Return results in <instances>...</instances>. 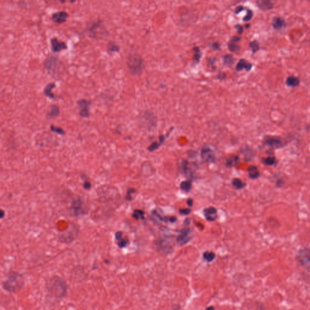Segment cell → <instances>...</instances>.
<instances>
[{
    "instance_id": "cell-13",
    "label": "cell",
    "mask_w": 310,
    "mask_h": 310,
    "mask_svg": "<svg viewBox=\"0 0 310 310\" xmlns=\"http://www.w3.org/2000/svg\"><path fill=\"white\" fill-rule=\"evenodd\" d=\"M204 213L205 219L210 222L214 221L218 218L217 210L213 207H210L204 210Z\"/></svg>"
},
{
    "instance_id": "cell-31",
    "label": "cell",
    "mask_w": 310,
    "mask_h": 310,
    "mask_svg": "<svg viewBox=\"0 0 310 310\" xmlns=\"http://www.w3.org/2000/svg\"><path fill=\"white\" fill-rule=\"evenodd\" d=\"M262 162L265 165L272 166L276 164V159L274 156H268L267 158H263L261 159Z\"/></svg>"
},
{
    "instance_id": "cell-53",
    "label": "cell",
    "mask_w": 310,
    "mask_h": 310,
    "mask_svg": "<svg viewBox=\"0 0 310 310\" xmlns=\"http://www.w3.org/2000/svg\"><path fill=\"white\" fill-rule=\"evenodd\" d=\"M190 219H188V218H186V219L185 220V221H184V223L186 225H188L190 224Z\"/></svg>"
},
{
    "instance_id": "cell-10",
    "label": "cell",
    "mask_w": 310,
    "mask_h": 310,
    "mask_svg": "<svg viewBox=\"0 0 310 310\" xmlns=\"http://www.w3.org/2000/svg\"><path fill=\"white\" fill-rule=\"evenodd\" d=\"M102 26V21L101 20H96L90 22L87 25V32L90 37H97V32Z\"/></svg>"
},
{
    "instance_id": "cell-11",
    "label": "cell",
    "mask_w": 310,
    "mask_h": 310,
    "mask_svg": "<svg viewBox=\"0 0 310 310\" xmlns=\"http://www.w3.org/2000/svg\"><path fill=\"white\" fill-rule=\"evenodd\" d=\"M156 246L159 251H161L164 253H168L172 251V247L170 243L167 240V239H159L157 241Z\"/></svg>"
},
{
    "instance_id": "cell-47",
    "label": "cell",
    "mask_w": 310,
    "mask_h": 310,
    "mask_svg": "<svg viewBox=\"0 0 310 310\" xmlns=\"http://www.w3.org/2000/svg\"><path fill=\"white\" fill-rule=\"evenodd\" d=\"M240 40H241V38L239 37L238 36H233L231 38V39H230V42L234 43L236 44L237 43L239 42Z\"/></svg>"
},
{
    "instance_id": "cell-40",
    "label": "cell",
    "mask_w": 310,
    "mask_h": 310,
    "mask_svg": "<svg viewBox=\"0 0 310 310\" xmlns=\"http://www.w3.org/2000/svg\"><path fill=\"white\" fill-rule=\"evenodd\" d=\"M210 47L213 50H220L221 49V45L218 42H211L210 44Z\"/></svg>"
},
{
    "instance_id": "cell-32",
    "label": "cell",
    "mask_w": 310,
    "mask_h": 310,
    "mask_svg": "<svg viewBox=\"0 0 310 310\" xmlns=\"http://www.w3.org/2000/svg\"><path fill=\"white\" fill-rule=\"evenodd\" d=\"M60 115V109L56 105H52L50 106V110L48 113V116L50 118L56 117Z\"/></svg>"
},
{
    "instance_id": "cell-35",
    "label": "cell",
    "mask_w": 310,
    "mask_h": 310,
    "mask_svg": "<svg viewBox=\"0 0 310 310\" xmlns=\"http://www.w3.org/2000/svg\"><path fill=\"white\" fill-rule=\"evenodd\" d=\"M245 11H247V14H246V15H245V16L242 18V20H243V21H244V22H248V21H250V20H251V18H253V14H254V13H253V11L251 9H250L248 8V7H246Z\"/></svg>"
},
{
    "instance_id": "cell-12",
    "label": "cell",
    "mask_w": 310,
    "mask_h": 310,
    "mask_svg": "<svg viewBox=\"0 0 310 310\" xmlns=\"http://www.w3.org/2000/svg\"><path fill=\"white\" fill-rule=\"evenodd\" d=\"M69 17L68 13L65 11H60L54 13L52 15V19L53 22L57 24H62L67 21Z\"/></svg>"
},
{
    "instance_id": "cell-55",
    "label": "cell",
    "mask_w": 310,
    "mask_h": 310,
    "mask_svg": "<svg viewBox=\"0 0 310 310\" xmlns=\"http://www.w3.org/2000/svg\"><path fill=\"white\" fill-rule=\"evenodd\" d=\"M249 27H250V25H249V24H248V23H247V24H245V25H244V27H245L246 29H248L249 28Z\"/></svg>"
},
{
    "instance_id": "cell-48",
    "label": "cell",
    "mask_w": 310,
    "mask_h": 310,
    "mask_svg": "<svg viewBox=\"0 0 310 310\" xmlns=\"http://www.w3.org/2000/svg\"><path fill=\"white\" fill-rule=\"evenodd\" d=\"M276 184L277 187H282L285 184V181L282 179H279L277 180Z\"/></svg>"
},
{
    "instance_id": "cell-9",
    "label": "cell",
    "mask_w": 310,
    "mask_h": 310,
    "mask_svg": "<svg viewBox=\"0 0 310 310\" xmlns=\"http://www.w3.org/2000/svg\"><path fill=\"white\" fill-rule=\"evenodd\" d=\"M51 49L53 53H58L62 50L67 49V45L65 42L60 41L56 38H53L50 41Z\"/></svg>"
},
{
    "instance_id": "cell-39",
    "label": "cell",
    "mask_w": 310,
    "mask_h": 310,
    "mask_svg": "<svg viewBox=\"0 0 310 310\" xmlns=\"http://www.w3.org/2000/svg\"><path fill=\"white\" fill-rule=\"evenodd\" d=\"M128 243V240L127 239L125 238H121L118 240H117V245L119 248H124L127 245Z\"/></svg>"
},
{
    "instance_id": "cell-52",
    "label": "cell",
    "mask_w": 310,
    "mask_h": 310,
    "mask_svg": "<svg viewBox=\"0 0 310 310\" xmlns=\"http://www.w3.org/2000/svg\"><path fill=\"white\" fill-rule=\"evenodd\" d=\"M5 216V211L0 209V219L3 218Z\"/></svg>"
},
{
    "instance_id": "cell-33",
    "label": "cell",
    "mask_w": 310,
    "mask_h": 310,
    "mask_svg": "<svg viewBox=\"0 0 310 310\" xmlns=\"http://www.w3.org/2000/svg\"><path fill=\"white\" fill-rule=\"evenodd\" d=\"M241 154H243L246 160L248 161L252 157V150L248 146L243 147L241 148Z\"/></svg>"
},
{
    "instance_id": "cell-18",
    "label": "cell",
    "mask_w": 310,
    "mask_h": 310,
    "mask_svg": "<svg viewBox=\"0 0 310 310\" xmlns=\"http://www.w3.org/2000/svg\"><path fill=\"white\" fill-rule=\"evenodd\" d=\"M248 176L249 178L251 179H256L259 177L261 173L258 168V167L255 165H251L248 167L247 169Z\"/></svg>"
},
{
    "instance_id": "cell-20",
    "label": "cell",
    "mask_w": 310,
    "mask_h": 310,
    "mask_svg": "<svg viewBox=\"0 0 310 310\" xmlns=\"http://www.w3.org/2000/svg\"><path fill=\"white\" fill-rule=\"evenodd\" d=\"M239 158L238 156H237L236 155H232L226 159L225 164L226 166L228 168L234 167L237 165V164L239 163Z\"/></svg>"
},
{
    "instance_id": "cell-5",
    "label": "cell",
    "mask_w": 310,
    "mask_h": 310,
    "mask_svg": "<svg viewBox=\"0 0 310 310\" xmlns=\"http://www.w3.org/2000/svg\"><path fill=\"white\" fill-rule=\"evenodd\" d=\"M263 144L270 147L279 149L283 146V142L281 137L276 136L267 135L263 137Z\"/></svg>"
},
{
    "instance_id": "cell-7",
    "label": "cell",
    "mask_w": 310,
    "mask_h": 310,
    "mask_svg": "<svg viewBox=\"0 0 310 310\" xmlns=\"http://www.w3.org/2000/svg\"><path fill=\"white\" fill-rule=\"evenodd\" d=\"M296 259L302 265L309 267L310 265V253L308 248H303L298 251Z\"/></svg>"
},
{
    "instance_id": "cell-23",
    "label": "cell",
    "mask_w": 310,
    "mask_h": 310,
    "mask_svg": "<svg viewBox=\"0 0 310 310\" xmlns=\"http://www.w3.org/2000/svg\"><path fill=\"white\" fill-rule=\"evenodd\" d=\"M55 87H56V85H55V83H51L48 84H47V85L45 87L44 89V95H45L47 97L49 98L50 99H53V98H55V95H54V94H53V93H52V89H53V88H55Z\"/></svg>"
},
{
    "instance_id": "cell-43",
    "label": "cell",
    "mask_w": 310,
    "mask_h": 310,
    "mask_svg": "<svg viewBox=\"0 0 310 310\" xmlns=\"http://www.w3.org/2000/svg\"><path fill=\"white\" fill-rule=\"evenodd\" d=\"M191 211V210L189 208H184V209H181L179 210V212L182 215H188Z\"/></svg>"
},
{
    "instance_id": "cell-24",
    "label": "cell",
    "mask_w": 310,
    "mask_h": 310,
    "mask_svg": "<svg viewBox=\"0 0 310 310\" xmlns=\"http://www.w3.org/2000/svg\"><path fill=\"white\" fill-rule=\"evenodd\" d=\"M165 141V137L162 135H161L159 137V142H153L149 147H148V150H149V151H155V150L158 149L162 144L164 143Z\"/></svg>"
},
{
    "instance_id": "cell-16",
    "label": "cell",
    "mask_w": 310,
    "mask_h": 310,
    "mask_svg": "<svg viewBox=\"0 0 310 310\" xmlns=\"http://www.w3.org/2000/svg\"><path fill=\"white\" fill-rule=\"evenodd\" d=\"M256 3L260 9L264 11L272 10L274 7L273 2L268 0H259Z\"/></svg>"
},
{
    "instance_id": "cell-3",
    "label": "cell",
    "mask_w": 310,
    "mask_h": 310,
    "mask_svg": "<svg viewBox=\"0 0 310 310\" xmlns=\"http://www.w3.org/2000/svg\"><path fill=\"white\" fill-rule=\"evenodd\" d=\"M127 66L133 76H139L144 69L145 63L142 57L137 53L130 54L127 60Z\"/></svg>"
},
{
    "instance_id": "cell-42",
    "label": "cell",
    "mask_w": 310,
    "mask_h": 310,
    "mask_svg": "<svg viewBox=\"0 0 310 310\" xmlns=\"http://www.w3.org/2000/svg\"><path fill=\"white\" fill-rule=\"evenodd\" d=\"M235 29H236V32H237V34L239 35H242L244 32V28L242 27V25H239V24H237V25H235L234 26Z\"/></svg>"
},
{
    "instance_id": "cell-19",
    "label": "cell",
    "mask_w": 310,
    "mask_h": 310,
    "mask_svg": "<svg viewBox=\"0 0 310 310\" xmlns=\"http://www.w3.org/2000/svg\"><path fill=\"white\" fill-rule=\"evenodd\" d=\"M285 84L288 87L293 88L298 87L300 84V79L295 76H290L286 78Z\"/></svg>"
},
{
    "instance_id": "cell-28",
    "label": "cell",
    "mask_w": 310,
    "mask_h": 310,
    "mask_svg": "<svg viewBox=\"0 0 310 310\" xmlns=\"http://www.w3.org/2000/svg\"><path fill=\"white\" fill-rule=\"evenodd\" d=\"M119 50V46L114 42H110L107 46V52L109 54H112L118 52Z\"/></svg>"
},
{
    "instance_id": "cell-50",
    "label": "cell",
    "mask_w": 310,
    "mask_h": 310,
    "mask_svg": "<svg viewBox=\"0 0 310 310\" xmlns=\"http://www.w3.org/2000/svg\"><path fill=\"white\" fill-rule=\"evenodd\" d=\"M186 204L188 207H191L193 205V199L188 198L186 200Z\"/></svg>"
},
{
    "instance_id": "cell-21",
    "label": "cell",
    "mask_w": 310,
    "mask_h": 310,
    "mask_svg": "<svg viewBox=\"0 0 310 310\" xmlns=\"http://www.w3.org/2000/svg\"><path fill=\"white\" fill-rule=\"evenodd\" d=\"M181 169L182 172L185 176H186L187 177L191 178L193 177V172L191 170L190 168L188 167V162L186 160H183L181 163Z\"/></svg>"
},
{
    "instance_id": "cell-27",
    "label": "cell",
    "mask_w": 310,
    "mask_h": 310,
    "mask_svg": "<svg viewBox=\"0 0 310 310\" xmlns=\"http://www.w3.org/2000/svg\"><path fill=\"white\" fill-rule=\"evenodd\" d=\"M232 186L237 190H240L246 186V184L239 178H234L231 181Z\"/></svg>"
},
{
    "instance_id": "cell-37",
    "label": "cell",
    "mask_w": 310,
    "mask_h": 310,
    "mask_svg": "<svg viewBox=\"0 0 310 310\" xmlns=\"http://www.w3.org/2000/svg\"><path fill=\"white\" fill-rule=\"evenodd\" d=\"M50 130L52 132H55L56 133H58L59 135H65V132L62 128L59 127H56V126L53 125H52L50 126Z\"/></svg>"
},
{
    "instance_id": "cell-1",
    "label": "cell",
    "mask_w": 310,
    "mask_h": 310,
    "mask_svg": "<svg viewBox=\"0 0 310 310\" xmlns=\"http://www.w3.org/2000/svg\"><path fill=\"white\" fill-rule=\"evenodd\" d=\"M25 278L23 274L16 272H9L6 275V279L2 282V288L7 292L15 293L20 291L25 285Z\"/></svg>"
},
{
    "instance_id": "cell-8",
    "label": "cell",
    "mask_w": 310,
    "mask_h": 310,
    "mask_svg": "<svg viewBox=\"0 0 310 310\" xmlns=\"http://www.w3.org/2000/svg\"><path fill=\"white\" fill-rule=\"evenodd\" d=\"M79 115L82 118H88L90 116L89 106L90 102L87 99H81L77 102Z\"/></svg>"
},
{
    "instance_id": "cell-51",
    "label": "cell",
    "mask_w": 310,
    "mask_h": 310,
    "mask_svg": "<svg viewBox=\"0 0 310 310\" xmlns=\"http://www.w3.org/2000/svg\"><path fill=\"white\" fill-rule=\"evenodd\" d=\"M83 186H84V188L85 189H86V190H88V189H90V187H91V184H90V182H88V181H86V182H85L84 183Z\"/></svg>"
},
{
    "instance_id": "cell-44",
    "label": "cell",
    "mask_w": 310,
    "mask_h": 310,
    "mask_svg": "<svg viewBox=\"0 0 310 310\" xmlns=\"http://www.w3.org/2000/svg\"><path fill=\"white\" fill-rule=\"evenodd\" d=\"M246 9L245 7L243 6H238L237 7H236L235 8V9L234 10V13L236 14V15H238L239 13L245 11Z\"/></svg>"
},
{
    "instance_id": "cell-25",
    "label": "cell",
    "mask_w": 310,
    "mask_h": 310,
    "mask_svg": "<svg viewBox=\"0 0 310 310\" xmlns=\"http://www.w3.org/2000/svg\"><path fill=\"white\" fill-rule=\"evenodd\" d=\"M71 211L74 215H77L81 210V202L79 199H76L73 202L72 207H71Z\"/></svg>"
},
{
    "instance_id": "cell-17",
    "label": "cell",
    "mask_w": 310,
    "mask_h": 310,
    "mask_svg": "<svg viewBox=\"0 0 310 310\" xmlns=\"http://www.w3.org/2000/svg\"><path fill=\"white\" fill-rule=\"evenodd\" d=\"M272 25L275 30H279L285 27L286 22L284 18L279 16H276L273 18Z\"/></svg>"
},
{
    "instance_id": "cell-6",
    "label": "cell",
    "mask_w": 310,
    "mask_h": 310,
    "mask_svg": "<svg viewBox=\"0 0 310 310\" xmlns=\"http://www.w3.org/2000/svg\"><path fill=\"white\" fill-rule=\"evenodd\" d=\"M200 156L202 161L207 164L214 163L216 159L213 150L208 146H204L202 148Z\"/></svg>"
},
{
    "instance_id": "cell-49",
    "label": "cell",
    "mask_w": 310,
    "mask_h": 310,
    "mask_svg": "<svg viewBox=\"0 0 310 310\" xmlns=\"http://www.w3.org/2000/svg\"><path fill=\"white\" fill-rule=\"evenodd\" d=\"M122 237H123V233L121 231H118L115 233V238H116V240H118L119 239H120Z\"/></svg>"
},
{
    "instance_id": "cell-34",
    "label": "cell",
    "mask_w": 310,
    "mask_h": 310,
    "mask_svg": "<svg viewBox=\"0 0 310 310\" xmlns=\"http://www.w3.org/2000/svg\"><path fill=\"white\" fill-rule=\"evenodd\" d=\"M249 46L250 49L251 50V52L253 54H254L255 53L258 52L260 49L259 43L256 40H254V41H251L249 44Z\"/></svg>"
},
{
    "instance_id": "cell-38",
    "label": "cell",
    "mask_w": 310,
    "mask_h": 310,
    "mask_svg": "<svg viewBox=\"0 0 310 310\" xmlns=\"http://www.w3.org/2000/svg\"><path fill=\"white\" fill-rule=\"evenodd\" d=\"M144 212L142 210H136L134 211V214H133V217L137 220H139L140 218L142 219H144Z\"/></svg>"
},
{
    "instance_id": "cell-4",
    "label": "cell",
    "mask_w": 310,
    "mask_h": 310,
    "mask_svg": "<svg viewBox=\"0 0 310 310\" xmlns=\"http://www.w3.org/2000/svg\"><path fill=\"white\" fill-rule=\"evenodd\" d=\"M192 239V233L190 228L186 227L182 228L180 231L179 234L176 237V242L178 245L183 246L188 244Z\"/></svg>"
},
{
    "instance_id": "cell-2",
    "label": "cell",
    "mask_w": 310,
    "mask_h": 310,
    "mask_svg": "<svg viewBox=\"0 0 310 310\" xmlns=\"http://www.w3.org/2000/svg\"><path fill=\"white\" fill-rule=\"evenodd\" d=\"M46 288L50 295L56 299L64 298L67 293L68 286L65 281L58 276H53L49 279Z\"/></svg>"
},
{
    "instance_id": "cell-26",
    "label": "cell",
    "mask_w": 310,
    "mask_h": 310,
    "mask_svg": "<svg viewBox=\"0 0 310 310\" xmlns=\"http://www.w3.org/2000/svg\"><path fill=\"white\" fill-rule=\"evenodd\" d=\"M191 186L192 184L190 180L184 181L181 182V183L180 184V188L181 189V190H182L186 193H188L190 191L191 189Z\"/></svg>"
},
{
    "instance_id": "cell-36",
    "label": "cell",
    "mask_w": 310,
    "mask_h": 310,
    "mask_svg": "<svg viewBox=\"0 0 310 310\" xmlns=\"http://www.w3.org/2000/svg\"><path fill=\"white\" fill-rule=\"evenodd\" d=\"M228 48L230 52H235L239 50L240 49V47L238 44H236V43H231V42L229 41V43H228Z\"/></svg>"
},
{
    "instance_id": "cell-15",
    "label": "cell",
    "mask_w": 310,
    "mask_h": 310,
    "mask_svg": "<svg viewBox=\"0 0 310 310\" xmlns=\"http://www.w3.org/2000/svg\"><path fill=\"white\" fill-rule=\"evenodd\" d=\"M58 59L54 56H50L47 58L44 63V67L48 71H53L56 67L58 64Z\"/></svg>"
},
{
    "instance_id": "cell-41",
    "label": "cell",
    "mask_w": 310,
    "mask_h": 310,
    "mask_svg": "<svg viewBox=\"0 0 310 310\" xmlns=\"http://www.w3.org/2000/svg\"><path fill=\"white\" fill-rule=\"evenodd\" d=\"M216 61V58L214 57H211V58H209V60H208V62H207L208 65H209V66L211 67V69L213 70H216V66L214 65Z\"/></svg>"
},
{
    "instance_id": "cell-29",
    "label": "cell",
    "mask_w": 310,
    "mask_h": 310,
    "mask_svg": "<svg viewBox=\"0 0 310 310\" xmlns=\"http://www.w3.org/2000/svg\"><path fill=\"white\" fill-rule=\"evenodd\" d=\"M203 259L208 262H211L212 261H214L215 258H216V254L213 251H205L203 254Z\"/></svg>"
},
{
    "instance_id": "cell-22",
    "label": "cell",
    "mask_w": 310,
    "mask_h": 310,
    "mask_svg": "<svg viewBox=\"0 0 310 310\" xmlns=\"http://www.w3.org/2000/svg\"><path fill=\"white\" fill-rule=\"evenodd\" d=\"M193 62L195 63V64H198L200 62V61L202 57L203 53L198 46L194 47L193 48Z\"/></svg>"
},
{
    "instance_id": "cell-46",
    "label": "cell",
    "mask_w": 310,
    "mask_h": 310,
    "mask_svg": "<svg viewBox=\"0 0 310 310\" xmlns=\"http://www.w3.org/2000/svg\"><path fill=\"white\" fill-rule=\"evenodd\" d=\"M226 78H227L226 74L224 72H219L217 76V78L220 81H222V80L225 79Z\"/></svg>"
},
{
    "instance_id": "cell-45",
    "label": "cell",
    "mask_w": 310,
    "mask_h": 310,
    "mask_svg": "<svg viewBox=\"0 0 310 310\" xmlns=\"http://www.w3.org/2000/svg\"><path fill=\"white\" fill-rule=\"evenodd\" d=\"M135 190L134 188H129L127 191V195H126V199L128 200H130L132 199V197H131V194L135 192Z\"/></svg>"
},
{
    "instance_id": "cell-14",
    "label": "cell",
    "mask_w": 310,
    "mask_h": 310,
    "mask_svg": "<svg viewBox=\"0 0 310 310\" xmlns=\"http://www.w3.org/2000/svg\"><path fill=\"white\" fill-rule=\"evenodd\" d=\"M253 67V64L245 59H240L236 65V71L240 72L242 70H245L247 72H249Z\"/></svg>"
},
{
    "instance_id": "cell-30",
    "label": "cell",
    "mask_w": 310,
    "mask_h": 310,
    "mask_svg": "<svg viewBox=\"0 0 310 310\" xmlns=\"http://www.w3.org/2000/svg\"><path fill=\"white\" fill-rule=\"evenodd\" d=\"M222 60H223L224 64L230 66L234 64L235 61V60L233 57V56L231 54H226L223 55L222 57Z\"/></svg>"
},
{
    "instance_id": "cell-54",
    "label": "cell",
    "mask_w": 310,
    "mask_h": 310,
    "mask_svg": "<svg viewBox=\"0 0 310 310\" xmlns=\"http://www.w3.org/2000/svg\"><path fill=\"white\" fill-rule=\"evenodd\" d=\"M205 310H214V307L213 306H210V307H207Z\"/></svg>"
}]
</instances>
